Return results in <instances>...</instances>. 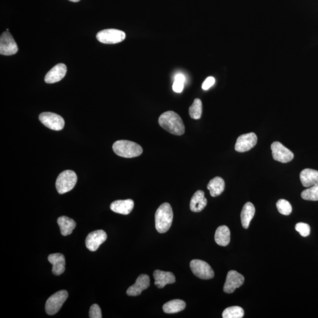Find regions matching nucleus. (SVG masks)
I'll list each match as a JSON object with an SVG mask.
<instances>
[{
	"instance_id": "obj_1",
	"label": "nucleus",
	"mask_w": 318,
	"mask_h": 318,
	"mask_svg": "<svg viewBox=\"0 0 318 318\" xmlns=\"http://www.w3.org/2000/svg\"><path fill=\"white\" fill-rule=\"evenodd\" d=\"M159 124L163 129L176 136H181L185 133V127L178 114L173 111H168L160 115Z\"/></svg>"
},
{
	"instance_id": "obj_2",
	"label": "nucleus",
	"mask_w": 318,
	"mask_h": 318,
	"mask_svg": "<svg viewBox=\"0 0 318 318\" xmlns=\"http://www.w3.org/2000/svg\"><path fill=\"white\" fill-rule=\"evenodd\" d=\"M173 219V212L168 203L162 204L155 213V226L157 231L164 233L169 230Z\"/></svg>"
},
{
	"instance_id": "obj_3",
	"label": "nucleus",
	"mask_w": 318,
	"mask_h": 318,
	"mask_svg": "<svg viewBox=\"0 0 318 318\" xmlns=\"http://www.w3.org/2000/svg\"><path fill=\"white\" fill-rule=\"evenodd\" d=\"M112 150L117 156L125 158H133L141 155L143 153L142 146L129 140H121L112 145Z\"/></svg>"
},
{
	"instance_id": "obj_4",
	"label": "nucleus",
	"mask_w": 318,
	"mask_h": 318,
	"mask_svg": "<svg viewBox=\"0 0 318 318\" xmlns=\"http://www.w3.org/2000/svg\"><path fill=\"white\" fill-rule=\"evenodd\" d=\"M77 181V176L75 171L67 170L63 171L57 177L56 187L57 192L64 194L70 192L75 187Z\"/></svg>"
},
{
	"instance_id": "obj_5",
	"label": "nucleus",
	"mask_w": 318,
	"mask_h": 318,
	"mask_svg": "<svg viewBox=\"0 0 318 318\" xmlns=\"http://www.w3.org/2000/svg\"><path fill=\"white\" fill-rule=\"evenodd\" d=\"M68 297V292L65 290H62L52 295L45 305L46 313L49 315L57 314Z\"/></svg>"
},
{
	"instance_id": "obj_6",
	"label": "nucleus",
	"mask_w": 318,
	"mask_h": 318,
	"mask_svg": "<svg viewBox=\"0 0 318 318\" xmlns=\"http://www.w3.org/2000/svg\"><path fill=\"white\" fill-rule=\"evenodd\" d=\"M96 38L101 43L114 44L119 43L125 40L126 34L119 30L106 29L98 32Z\"/></svg>"
},
{
	"instance_id": "obj_7",
	"label": "nucleus",
	"mask_w": 318,
	"mask_h": 318,
	"mask_svg": "<svg viewBox=\"0 0 318 318\" xmlns=\"http://www.w3.org/2000/svg\"><path fill=\"white\" fill-rule=\"evenodd\" d=\"M190 267L194 275L201 280H210L215 276L213 270L206 262L194 260L190 262Z\"/></svg>"
},
{
	"instance_id": "obj_8",
	"label": "nucleus",
	"mask_w": 318,
	"mask_h": 318,
	"mask_svg": "<svg viewBox=\"0 0 318 318\" xmlns=\"http://www.w3.org/2000/svg\"><path fill=\"white\" fill-rule=\"evenodd\" d=\"M39 120L47 128L55 131H61L65 125L63 118L54 112H42L39 116Z\"/></svg>"
},
{
	"instance_id": "obj_9",
	"label": "nucleus",
	"mask_w": 318,
	"mask_h": 318,
	"mask_svg": "<svg viewBox=\"0 0 318 318\" xmlns=\"http://www.w3.org/2000/svg\"><path fill=\"white\" fill-rule=\"evenodd\" d=\"M18 45L12 35L7 31L2 34L0 37V54L12 56L18 52Z\"/></svg>"
},
{
	"instance_id": "obj_10",
	"label": "nucleus",
	"mask_w": 318,
	"mask_h": 318,
	"mask_svg": "<svg viewBox=\"0 0 318 318\" xmlns=\"http://www.w3.org/2000/svg\"><path fill=\"white\" fill-rule=\"evenodd\" d=\"M271 150L273 158L278 162L286 163L292 161L294 159V153L280 142L273 143L271 145Z\"/></svg>"
},
{
	"instance_id": "obj_11",
	"label": "nucleus",
	"mask_w": 318,
	"mask_h": 318,
	"mask_svg": "<svg viewBox=\"0 0 318 318\" xmlns=\"http://www.w3.org/2000/svg\"><path fill=\"white\" fill-rule=\"evenodd\" d=\"M258 137L254 133H249L241 135L238 138L235 149L236 151L243 153L251 150L257 145Z\"/></svg>"
},
{
	"instance_id": "obj_12",
	"label": "nucleus",
	"mask_w": 318,
	"mask_h": 318,
	"mask_svg": "<svg viewBox=\"0 0 318 318\" xmlns=\"http://www.w3.org/2000/svg\"><path fill=\"white\" fill-rule=\"evenodd\" d=\"M244 278L243 275L235 271H230L227 275L224 283V291L227 294H232L236 289L240 288L243 285Z\"/></svg>"
},
{
	"instance_id": "obj_13",
	"label": "nucleus",
	"mask_w": 318,
	"mask_h": 318,
	"mask_svg": "<svg viewBox=\"0 0 318 318\" xmlns=\"http://www.w3.org/2000/svg\"><path fill=\"white\" fill-rule=\"evenodd\" d=\"M108 238L107 233L103 230H97L90 233L86 239L87 248L94 252L98 249L101 244L105 243Z\"/></svg>"
},
{
	"instance_id": "obj_14",
	"label": "nucleus",
	"mask_w": 318,
	"mask_h": 318,
	"mask_svg": "<svg viewBox=\"0 0 318 318\" xmlns=\"http://www.w3.org/2000/svg\"><path fill=\"white\" fill-rule=\"evenodd\" d=\"M150 286V278L148 275L142 274L137 278L134 285L129 287L127 290V294L131 297L139 296L143 291L148 289Z\"/></svg>"
},
{
	"instance_id": "obj_15",
	"label": "nucleus",
	"mask_w": 318,
	"mask_h": 318,
	"mask_svg": "<svg viewBox=\"0 0 318 318\" xmlns=\"http://www.w3.org/2000/svg\"><path fill=\"white\" fill-rule=\"evenodd\" d=\"M67 73V67L63 63L57 64L53 67L45 76V82L53 84L58 82L65 77Z\"/></svg>"
},
{
	"instance_id": "obj_16",
	"label": "nucleus",
	"mask_w": 318,
	"mask_h": 318,
	"mask_svg": "<svg viewBox=\"0 0 318 318\" xmlns=\"http://www.w3.org/2000/svg\"><path fill=\"white\" fill-rule=\"evenodd\" d=\"M154 284L159 288H163L168 285L176 282V278L173 273L156 270L153 272Z\"/></svg>"
},
{
	"instance_id": "obj_17",
	"label": "nucleus",
	"mask_w": 318,
	"mask_h": 318,
	"mask_svg": "<svg viewBox=\"0 0 318 318\" xmlns=\"http://www.w3.org/2000/svg\"><path fill=\"white\" fill-rule=\"evenodd\" d=\"M134 206V203L133 200H118L112 203L111 209L115 213L127 215L133 210Z\"/></svg>"
},
{
	"instance_id": "obj_18",
	"label": "nucleus",
	"mask_w": 318,
	"mask_h": 318,
	"mask_svg": "<svg viewBox=\"0 0 318 318\" xmlns=\"http://www.w3.org/2000/svg\"><path fill=\"white\" fill-rule=\"evenodd\" d=\"M48 260L52 264V272L55 275H60L65 271L66 261L63 255L58 253H53L49 256Z\"/></svg>"
},
{
	"instance_id": "obj_19",
	"label": "nucleus",
	"mask_w": 318,
	"mask_h": 318,
	"mask_svg": "<svg viewBox=\"0 0 318 318\" xmlns=\"http://www.w3.org/2000/svg\"><path fill=\"white\" fill-rule=\"evenodd\" d=\"M207 203L204 191L199 190L196 191L190 200V209L193 212H201L206 206Z\"/></svg>"
},
{
	"instance_id": "obj_20",
	"label": "nucleus",
	"mask_w": 318,
	"mask_h": 318,
	"mask_svg": "<svg viewBox=\"0 0 318 318\" xmlns=\"http://www.w3.org/2000/svg\"><path fill=\"white\" fill-rule=\"evenodd\" d=\"M301 183L304 187H309L318 185V171L305 168L300 173Z\"/></svg>"
},
{
	"instance_id": "obj_21",
	"label": "nucleus",
	"mask_w": 318,
	"mask_h": 318,
	"mask_svg": "<svg viewBox=\"0 0 318 318\" xmlns=\"http://www.w3.org/2000/svg\"><path fill=\"white\" fill-rule=\"evenodd\" d=\"M255 214V207L252 203L247 202L244 205L241 214L242 224L244 229L249 227L250 222L254 217Z\"/></svg>"
},
{
	"instance_id": "obj_22",
	"label": "nucleus",
	"mask_w": 318,
	"mask_h": 318,
	"mask_svg": "<svg viewBox=\"0 0 318 318\" xmlns=\"http://www.w3.org/2000/svg\"><path fill=\"white\" fill-rule=\"evenodd\" d=\"M57 223L60 227L61 235L64 236L71 235L76 226L75 221L65 216L59 217Z\"/></svg>"
},
{
	"instance_id": "obj_23",
	"label": "nucleus",
	"mask_w": 318,
	"mask_h": 318,
	"mask_svg": "<svg viewBox=\"0 0 318 318\" xmlns=\"http://www.w3.org/2000/svg\"><path fill=\"white\" fill-rule=\"evenodd\" d=\"M215 240L216 243L222 246H226L229 244L230 241V232L225 225L219 226L215 232Z\"/></svg>"
},
{
	"instance_id": "obj_24",
	"label": "nucleus",
	"mask_w": 318,
	"mask_h": 318,
	"mask_svg": "<svg viewBox=\"0 0 318 318\" xmlns=\"http://www.w3.org/2000/svg\"><path fill=\"white\" fill-rule=\"evenodd\" d=\"M210 191V195L212 197H217L224 192L225 188L224 180L221 177H215L209 182L207 187Z\"/></svg>"
},
{
	"instance_id": "obj_25",
	"label": "nucleus",
	"mask_w": 318,
	"mask_h": 318,
	"mask_svg": "<svg viewBox=\"0 0 318 318\" xmlns=\"http://www.w3.org/2000/svg\"><path fill=\"white\" fill-rule=\"evenodd\" d=\"M186 305H187L184 300L181 299L171 300L163 306V310L167 314H176L184 310Z\"/></svg>"
},
{
	"instance_id": "obj_26",
	"label": "nucleus",
	"mask_w": 318,
	"mask_h": 318,
	"mask_svg": "<svg viewBox=\"0 0 318 318\" xmlns=\"http://www.w3.org/2000/svg\"><path fill=\"white\" fill-rule=\"evenodd\" d=\"M244 316V311L240 306H230L224 309L222 314L224 318H242Z\"/></svg>"
},
{
	"instance_id": "obj_27",
	"label": "nucleus",
	"mask_w": 318,
	"mask_h": 318,
	"mask_svg": "<svg viewBox=\"0 0 318 318\" xmlns=\"http://www.w3.org/2000/svg\"><path fill=\"white\" fill-rule=\"evenodd\" d=\"M191 118L198 120L201 119L202 114V103L199 98H195L188 110Z\"/></svg>"
},
{
	"instance_id": "obj_28",
	"label": "nucleus",
	"mask_w": 318,
	"mask_h": 318,
	"mask_svg": "<svg viewBox=\"0 0 318 318\" xmlns=\"http://www.w3.org/2000/svg\"><path fill=\"white\" fill-rule=\"evenodd\" d=\"M301 197L306 201H318V185L312 186V187L303 190L301 193Z\"/></svg>"
},
{
	"instance_id": "obj_29",
	"label": "nucleus",
	"mask_w": 318,
	"mask_h": 318,
	"mask_svg": "<svg viewBox=\"0 0 318 318\" xmlns=\"http://www.w3.org/2000/svg\"><path fill=\"white\" fill-rule=\"evenodd\" d=\"M277 207L279 212L283 215L288 216L292 212L291 204L285 199H280L277 203Z\"/></svg>"
},
{
	"instance_id": "obj_30",
	"label": "nucleus",
	"mask_w": 318,
	"mask_h": 318,
	"mask_svg": "<svg viewBox=\"0 0 318 318\" xmlns=\"http://www.w3.org/2000/svg\"><path fill=\"white\" fill-rule=\"evenodd\" d=\"M185 77L182 74H178L175 76L173 84V91L176 93H181L184 88Z\"/></svg>"
},
{
	"instance_id": "obj_31",
	"label": "nucleus",
	"mask_w": 318,
	"mask_h": 318,
	"mask_svg": "<svg viewBox=\"0 0 318 318\" xmlns=\"http://www.w3.org/2000/svg\"><path fill=\"white\" fill-rule=\"evenodd\" d=\"M295 229L303 237H307L310 234L311 227L307 224L298 223L295 226Z\"/></svg>"
},
{
	"instance_id": "obj_32",
	"label": "nucleus",
	"mask_w": 318,
	"mask_h": 318,
	"mask_svg": "<svg viewBox=\"0 0 318 318\" xmlns=\"http://www.w3.org/2000/svg\"><path fill=\"white\" fill-rule=\"evenodd\" d=\"M89 317L91 318H101L102 314L100 306L97 304H94L91 306L89 311Z\"/></svg>"
},
{
	"instance_id": "obj_33",
	"label": "nucleus",
	"mask_w": 318,
	"mask_h": 318,
	"mask_svg": "<svg viewBox=\"0 0 318 318\" xmlns=\"http://www.w3.org/2000/svg\"><path fill=\"white\" fill-rule=\"evenodd\" d=\"M215 83V78L213 77H207L202 84L203 90H204V91H207V90L209 89L211 87L213 86Z\"/></svg>"
},
{
	"instance_id": "obj_34",
	"label": "nucleus",
	"mask_w": 318,
	"mask_h": 318,
	"mask_svg": "<svg viewBox=\"0 0 318 318\" xmlns=\"http://www.w3.org/2000/svg\"><path fill=\"white\" fill-rule=\"evenodd\" d=\"M69 1L73 2H77L78 1H80V0H69Z\"/></svg>"
}]
</instances>
